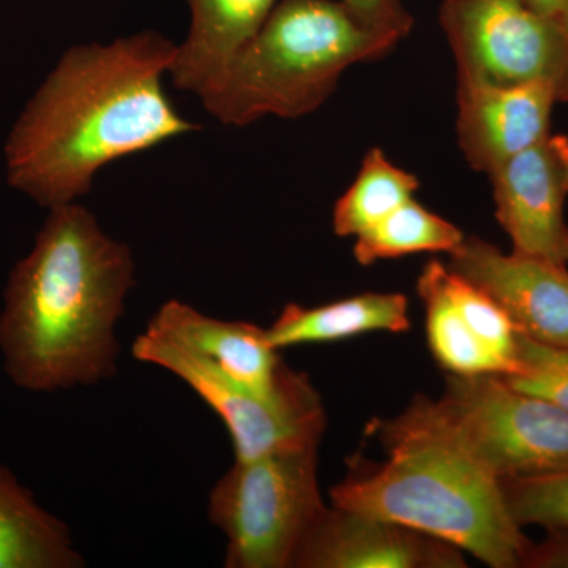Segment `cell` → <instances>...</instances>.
Listing matches in <instances>:
<instances>
[{"instance_id":"cell-25","label":"cell","mask_w":568,"mask_h":568,"mask_svg":"<svg viewBox=\"0 0 568 568\" xmlns=\"http://www.w3.org/2000/svg\"><path fill=\"white\" fill-rule=\"evenodd\" d=\"M530 9L568 29V0H525Z\"/></svg>"},{"instance_id":"cell-11","label":"cell","mask_w":568,"mask_h":568,"mask_svg":"<svg viewBox=\"0 0 568 568\" xmlns=\"http://www.w3.org/2000/svg\"><path fill=\"white\" fill-rule=\"evenodd\" d=\"M497 222L515 253L568 264V224L564 204L568 183L551 136L511 156L488 173Z\"/></svg>"},{"instance_id":"cell-7","label":"cell","mask_w":568,"mask_h":568,"mask_svg":"<svg viewBox=\"0 0 568 568\" xmlns=\"http://www.w3.org/2000/svg\"><path fill=\"white\" fill-rule=\"evenodd\" d=\"M132 354L142 364L178 376L212 407L230 433L239 462L287 448L320 446L323 439L327 416L323 399L305 373L290 368L282 390L264 398L148 328L134 338Z\"/></svg>"},{"instance_id":"cell-6","label":"cell","mask_w":568,"mask_h":568,"mask_svg":"<svg viewBox=\"0 0 568 568\" xmlns=\"http://www.w3.org/2000/svg\"><path fill=\"white\" fill-rule=\"evenodd\" d=\"M317 448L235 459L213 485L207 515L226 537L224 567L294 568L302 540L325 508Z\"/></svg>"},{"instance_id":"cell-1","label":"cell","mask_w":568,"mask_h":568,"mask_svg":"<svg viewBox=\"0 0 568 568\" xmlns=\"http://www.w3.org/2000/svg\"><path fill=\"white\" fill-rule=\"evenodd\" d=\"M175 50L142 31L63 52L7 138L11 189L48 211L77 203L106 164L196 132L164 92Z\"/></svg>"},{"instance_id":"cell-9","label":"cell","mask_w":568,"mask_h":568,"mask_svg":"<svg viewBox=\"0 0 568 568\" xmlns=\"http://www.w3.org/2000/svg\"><path fill=\"white\" fill-rule=\"evenodd\" d=\"M448 256V267L489 295L519 334L568 347L567 265L506 254L478 237H466Z\"/></svg>"},{"instance_id":"cell-16","label":"cell","mask_w":568,"mask_h":568,"mask_svg":"<svg viewBox=\"0 0 568 568\" xmlns=\"http://www.w3.org/2000/svg\"><path fill=\"white\" fill-rule=\"evenodd\" d=\"M85 566L71 530L9 466L0 465V568Z\"/></svg>"},{"instance_id":"cell-12","label":"cell","mask_w":568,"mask_h":568,"mask_svg":"<svg viewBox=\"0 0 568 568\" xmlns=\"http://www.w3.org/2000/svg\"><path fill=\"white\" fill-rule=\"evenodd\" d=\"M457 133L467 163L489 173L497 164L548 140L558 84L458 81Z\"/></svg>"},{"instance_id":"cell-14","label":"cell","mask_w":568,"mask_h":568,"mask_svg":"<svg viewBox=\"0 0 568 568\" xmlns=\"http://www.w3.org/2000/svg\"><path fill=\"white\" fill-rule=\"evenodd\" d=\"M189 33L178 44L168 77L175 88L204 99L263 28L278 0H185Z\"/></svg>"},{"instance_id":"cell-15","label":"cell","mask_w":568,"mask_h":568,"mask_svg":"<svg viewBox=\"0 0 568 568\" xmlns=\"http://www.w3.org/2000/svg\"><path fill=\"white\" fill-rule=\"evenodd\" d=\"M409 328L406 295L365 293L313 308L286 305L274 324L264 328V338L268 346L280 351L310 343L339 342L369 332L403 334Z\"/></svg>"},{"instance_id":"cell-4","label":"cell","mask_w":568,"mask_h":568,"mask_svg":"<svg viewBox=\"0 0 568 568\" xmlns=\"http://www.w3.org/2000/svg\"><path fill=\"white\" fill-rule=\"evenodd\" d=\"M399 40L338 0H278L201 102L224 125L304 118L325 103L351 65L381 58Z\"/></svg>"},{"instance_id":"cell-19","label":"cell","mask_w":568,"mask_h":568,"mask_svg":"<svg viewBox=\"0 0 568 568\" xmlns=\"http://www.w3.org/2000/svg\"><path fill=\"white\" fill-rule=\"evenodd\" d=\"M465 239L458 226L428 211L413 197L383 222L357 235L354 256L358 264L372 265L407 254H450Z\"/></svg>"},{"instance_id":"cell-8","label":"cell","mask_w":568,"mask_h":568,"mask_svg":"<svg viewBox=\"0 0 568 568\" xmlns=\"http://www.w3.org/2000/svg\"><path fill=\"white\" fill-rule=\"evenodd\" d=\"M440 24L458 81L559 84L568 61V29L525 0H444Z\"/></svg>"},{"instance_id":"cell-21","label":"cell","mask_w":568,"mask_h":568,"mask_svg":"<svg viewBox=\"0 0 568 568\" xmlns=\"http://www.w3.org/2000/svg\"><path fill=\"white\" fill-rule=\"evenodd\" d=\"M508 510L519 526L568 530V469L503 481Z\"/></svg>"},{"instance_id":"cell-26","label":"cell","mask_w":568,"mask_h":568,"mask_svg":"<svg viewBox=\"0 0 568 568\" xmlns=\"http://www.w3.org/2000/svg\"><path fill=\"white\" fill-rule=\"evenodd\" d=\"M551 144L552 148H555L556 153H558L560 164H562L564 174H566L568 183V136L556 134V136H551Z\"/></svg>"},{"instance_id":"cell-3","label":"cell","mask_w":568,"mask_h":568,"mask_svg":"<svg viewBox=\"0 0 568 568\" xmlns=\"http://www.w3.org/2000/svg\"><path fill=\"white\" fill-rule=\"evenodd\" d=\"M381 443L386 462H351L349 474L331 491L334 507L420 530L491 568L523 567L530 541L511 517L499 480L437 440Z\"/></svg>"},{"instance_id":"cell-20","label":"cell","mask_w":568,"mask_h":568,"mask_svg":"<svg viewBox=\"0 0 568 568\" xmlns=\"http://www.w3.org/2000/svg\"><path fill=\"white\" fill-rule=\"evenodd\" d=\"M437 278L448 301L458 310L474 334L510 365V375L517 373L519 332L507 313L484 291L478 290L439 261H437Z\"/></svg>"},{"instance_id":"cell-5","label":"cell","mask_w":568,"mask_h":568,"mask_svg":"<svg viewBox=\"0 0 568 568\" xmlns=\"http://www.w3.org/2000/svg\"><path fill=\"white\" fill-rule=\"evenodd\" d=\"M373 435L426 437L454 448L500 484L568 469V413L497 375L446 376L440 398L416 396Z\"/></svg>"},{"instance_id":"cell-13","label":"cell","mask_w":568,"mask_h":568,"mask_svg":"<svg viewBox=\"0 0 568 568\" xmlns=\"http://www.w3.org/2000/svg\"><path fill=\"white\" fill-rule=\"evenodd\" d=\"M148 331L185 347L264 398L282 390L290 372L278 351L265 342L263 327L204 315L178 298L160 306Z\"/></svg>"},{"instance_id":"cell-27","label":"cell","mask_w":568,"mask_h":568,"mask_svg":"<svg viewBox=\"0 0 568 568\" xmlns=\"http://www.w3.org/2000/svg\"><path fill=\"white\" fill-rule=\"evenodd\" d=\"M558 102L568 103V61L558 84Z\"/></svg>"},{"instance_id":"cell-22","label":"cell","mask_w":568,"mask_h":568,"mask_svg":"<svg viewBox=\"0 0 568 568\" xmlns=\"http://www.w3.org/2000/svg\"><path fill=\"white\" fill-rule=\"evenodd\" d=\"M517 373L503 376L511 387L547 399L568 413V347L518 334Z\"/></svg>"},{"instance_id":"cell-18","label":"cell","mask_w":568,"mask_h":568,"mask_svg":"<svg viewBox=\"0 0 568 568\" xmlns=\"http://www.w3.org/2000/svg\"><path fill=\"white\" fill-rule=\"evenodd\" d=\"M417 190L416 175L396 166L381 149H372L353 185L336 201L332 220L335 234L357 237L413 200Z\"/></svg>"},{"instance_id":"cell-17","label":"cell","mask_w":568,"mask_h":568,"mask_svg":"<svg viewBox=\"0 0 568 568\" xmlns=\"http://www.w3.org/2000/svg\"><path fill=\"white\" fill-rule=\"evenodd\" d=\"M417 293L425 305L429 349L447 375H510V365L474 334L448 301L437 278V261L425 265L417 280Z\"/></svg>"},{"instance_id":"cell-24","label":"cell","mask_w":568,"mask_h":568,"mask_svg":"<svg viewBox=\"0 0 568 568\" xmlns=\"http://www.w3.org/2000/svg\"><path fill=\"white\" fill-rule=\"evenodd\" d=\"M523 567L568 568V530H551L541 544H530Z\"/></svg>"},{"instance_id":"cell-23","label":"cell","mask_w":568,"mask_h":568,"mask_svg":"<svg viewBox=\"0 0 568 568\" xmlns=\"http://www.w3.org/2000/svg\"><path fill=\"white\" fill-rule=\"evenodd\" d=\"M376 28L405 39L413 28V17L407 13L402 0H338Z\"/></svg>"},{"instance_id":"cell-10","label":"cell","mask_w":568,"mask_h":568,"mask_svg":"<svg viewBox=\"0 0 568 568\" xmlns=\"http://www.w3.org/2000/svg\"><path fill=\"white\" fill-rule=\"evenodd\" d=\"M462 549L388 519L324 508L308 529L294 568H466Z\"/></svg>"},{"instance_id":"cell-2","label":"cell","mask_w":568,"mask_h":568,"mask_svg":"<svg viewBox=\"0 0 568 568\" xmlns=\"http://www.w3.org/2000/svg\"><path fill=\"white\" fill-rule=\"evenodd\" d=\"M133 286L129 245L78 203L50 209L3 291L0 354L11 383L52 394L114 376L118 324Z\"/></svg>"}]
</instances>
